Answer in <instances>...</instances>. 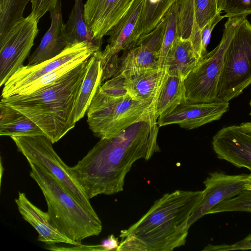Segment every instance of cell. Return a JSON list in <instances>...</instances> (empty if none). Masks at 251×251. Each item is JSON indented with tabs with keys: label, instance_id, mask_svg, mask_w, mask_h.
I'll return each mask as SVG.
<instances>
[{
	"label": "cell",
	"instance_id": "cell-25",
	"mask_svg": "<svg viewBox=\"0 0 251 251\" xmlns=\"http://www.w3.org/2000/svg\"><path fill=\"white\" fill-rule=\"evenodd\" d=\"M178 0H144L142 14L137 25V40L153 30L160 22L169 9Z\"/></svg>",
	"mask_w": 251,
	"mask_h": 251
},
{
	"label": "cell",
	"instance_id": "cell-2",
	"mask_svg": "<svg viewBox=\"0 0 251 251\" xmlns=\"http://www.w3.org/2000/svg\"><path fill=\"white\" fill-rule=\"evenodd\" d=\"M202 191L176 190L164 194L147 212L122 230L116 251H172L185 244L189 219Z\"/></svg>",
	"mask_w": 251,
	"mask_h": 251
},
{
	"label": "cell",
	"instance_id": "cell-39",
	"mask_svg": "<svg viewBox=\"0 0 251 251\" xmlns=\"http://www.w3.org/2000/svg\"><path fill=\"white\" fill-rule=\"evenodd\" d=\"M7 0H0V14L1 13L5 7Z\"/></svg>",
	"mask_w": 251,
	"mask_h": 251
},
{
	"label": "cell",
	"instance_id": "cell-18",
	"mask_svg": "<svg viewBox=\"0 0 251 251\" xmlns=\"http://www.w3.org/2000/svg\"><path fill=\"white\" fill-rule=\"evenodd\" d=\"M165 74V69L158 67L116 75L121 76L126 94L137 100L155 104Z\"/></svg>",
	"mask_w": 251,
	"mask_h": 251
},
{
	"label": "cell",
	"instance_id": "cell-26",
	"mask_svg": "<svg viewBox=\"0 0 251 251\" xmlns=\"http://www.w3.org/2000/svg\"><path fill=\"white\" fill-rule=\"evenodd\" d=\"M93 54H86L69 61L53 71L23 86L16 92L15 95L29 94L51 83L86 59L89 58Z\"/></svg>",
	"mask_w": 251,
	"mask_h": 251
},
{
	"label": "cell",
	"instance_id": "cell-20",
	"mask_svg": "<svg viewBox=\"0 0 251 251\" xmlns=\"http://www.w3.org/2000/svg\"><path fill=\"white\" fill-rule=\"evenodd\" d=\"M100 51H96L89 59L86 73L75 107L76 122L84 117L98 89L101 85L103 69Z\"/></svg>",
	"mask_w": 251,
	"mask_h": 251
},
{
	"label": "cell",
	"instance_id": "cell-28",
	"mask_svg": "<svg viewBox=\"0 0 251 251\" xmlns=\"http://www.w3.org/2000/svg\"><path fill=\"white\" fill-rule=\"evenodd\" d=\"M234 211L251 213V189H244L238 195L220 202L208 214Z\"/></svg>",
	"mask_w": 251,
	"mask_h": 251
},
{
	"label": "cell",
	"instance_id": "cell-16",
	"mask_svg": "<svg viewBox=\"0 0 251 251\" xmlns=\"http://www.w3.org/2000/svg\"><path fill=\"white\" fill-rule=\"evenodd\" d=\"M49 12L50 26L38 47L29 57L27 65L37 64L53 58L68 46L62 18L61 0H59Z\"/></svg>",
	"mask_w": 251,
	"mask_h": 251
},
{
	"label": "cell",
	"instance_id": "cell-31",
	"mask_svg": "<svg viewBox=\"0 0 251 251\" xmlns=\"http://www.w3.org/2000/svg\"><path fill=\"white\" fill-rule=\"evenodd\" d=\"M251 250V234L243 239L232 244H208L203 251H230L235 250L246 251Z\"/></svg>",
	"mask_w": 251,
	"mask_h": 251
},
{
	"label": "cell",
	"instance_id": "cell-22",
	"mask_svg": "<svg viewBox=\"0 0 251 251\" xmlns=\"http://www.w3.org/2000/svg\"><path fill=\"white\" fill-rule=\"evenodd\" d=\"M183 79L168 74L166 71L162 85L154 104L157 119L172 112L186 100Z\"/></svg>",
	"mask_w": 251,
	"mask_h": 251
},
{
	"label": "cell",
	"instance_id": "cell-33",
	"mask_svg": "<svg viewBox=\"0 0 251 251\" xmlns=\"http://www.w3.org/2000/svg\"><path fill=\"white\" fill-rule=\"evenodd\" d=\"M59 0H31V12L34 17L39 20L56 4Z\"/></svg>",
	"mask_w": 251,
	"mask_h": 251
},
{
	"label": "cell",
	"instance_id": "cell-17",
	"mask_svg": "<svg viewBox=\"0 0 251 251\" xmlns=\"http://www.w3.org/2000/svg\"><path fill=\"white\" fill-rule=\"evenodd\" d=\"M18 210L24 219L31 225L38 234L37 240L48 246L62 243L79 245L66 237L55 227L50 221L47 212H43L27 198L24 193L19 192L15 200Z\"/></svg>",
	"mask_w": 251,
	"mask_h": 251
},
{
	"label": "cell",
	"instance_id": "cell-13",
	"mask_svg": "<svg viewBox=\"0 0 251 251\" xmlns=\"http://www.w3.org/2000/svg\"><path fill=\"white\" fill-rule=\"evenodd\" d=\"M212 144L218 158L251 172V133L241 125L221 128L213 136Z\"/></svg>",
	"mask_w": 251,
	"mask_h": 251
},
{
	"label": "cell",
	"instance_id": "cell-4",
	"mask_svg": "<svg viewBox=\"0 0 251 251\" xmlns=\"http://www.w3.org/2000/svg\"><path fill=\"white\" fill-rule=\"evenodd\" d=\"M30 176L42 191L50 222L61 233L78 244L86 238L97 236L102 223L48 171L28 162Z\"/></svg>",
	"mask_w": 251,
	"mask_h": 251
},
{
	"label": "cell",
	"instance_id": "cell-7",
	"mask_svg": "<svg viewBox=\"0 0 251 251\" xmlns=\"http://www.w3.org/2000/svg\"><path fill=\"white\" fill-rule=\"evenodd\" d=\"M251 84V24L246 18L225 54L216 101L229 102Z\"/></svg>",
	"mask_w": 251,
	"mask_h": 251
},
{
	"label": "cell",
	"instance_id": "cell-10",
	"mask_svg": "<svg viewBox=\"0 0 251 251\" xmlns=\"http://www.w3.org/2000/svg\"><path fill=\"white\" fill-rule=\"evenodd\" d=\"M101 47L84 41L67 46L53 58L35 65L22 66L4 84L1 98L15 95L16 92L40 77L53 71L62 65L80 56L100 50Z\"/></svg>",
	"mask_w": 251,
	"mask_h": 251
},
{
	"label": "cell",
	"instance_id": "cell-9",
	"mask_svg": "<svg viewBox=\"0 0 251 251\" xmlns=\"http://www.w3.org/2000/svg\"><path fill=\"white\" fill-rule=\"evenodd\" d=\"M39 20L30 14L0 35V86L22 66L34 45Z\"/></svg>",
	"mask_w": 251,
	"mask_h": 251
},
{
	"label": "cell",
	"instance_id": "cell-32",
	"mask_svg": "<svg viewBox=\"0 0 251 251\" xmlns=\"http://www.w3.org/2000/svg\"><path fill=\"white\" fill-rule=\"evenodd\" d=\"M224 18V15L222 16L221 15V13H218L201 30V40L202 57L207 53V47L210 41L211 33L214 28Z\"/></svg>",
	"mask_w": 251,
	"mask_h": 251
},
{
	"label": "cell",
	"instance_id": "cell-15",
	"mask_svg": "<svg viewBox=\"0 0 251 251\" xmlns=\"http://www.w3.org/2000/svg\"><path fill=\"white\" fill-rule=\"evenodd\" d=\"M135 0H87L84 4V18L94 38L102 41Z\"/></svg>",
	"mask_w": 251,
	"mask_h": 251
},
{
	"label": "cell",
	"instance_id": "cell-29",
	"mask_svg": "<svg viewBox=\"0 0 251 251\" xmlns=\"http://www.w3.org/2000/svg\"><path fill=\"white\" fill-rule=\"evenodd\" d=\"M195 18L201 30L219 13L217 0H194Z\"/></svg>",
	"mask_w": 251,
	"mask_h": 251
},
{
	"label": "cell",
	"instance_id": "cell-19",
	"mask_svg": "<svg viewBox=\"0 0 251 251\" xmlns=\"http://www.w3.org/2000/svg\"><path fill=\"white\" fill-rule=\"evenodd\" d=\"M201 58L190 39H184L178 36L167 55L164 69L168 74L184 79Z\"/></svg>",
	"mask_w": 251,
	"mask_h": 251
},
{
	"label": "cell",
	"instance_id": "cell-35",
	"mask_svg": "<svg viewBox=\"0 0 251 251\" xmlns=\"http://www.w3.org/2000/svg\"><path fill=\"white\" fill-rule=\"evenodd\" d=\"M120 242L118 239L116 238L113 235L109 236L107 238L103 240L101 244L104 249V251H116Z\"/></svg>",
	"mask_w": 251,
	"mask_h": 251
},
{
	"label": "cell",
	"instance_id": "cell-30",
	"mask_svg": "<svg viewBox=\"0 0 251 251\" xmlns=\"http://www.w3.org/2000/svg\"><path fill=\"white\" fill-rule=\"evenodd\" d=\"M225 18L251 14V0H225Z\"/></svg>",
	"mask_w": 251,
	"mask_h": 251
},
{
	"label": "cell",
	"instance_id": "cell-38",
	"mask_svg": "<svg viewBox=\"0 0 251 251\" xmlns=\"http://www.w3.org/2000/svg\"><path fill=\"white\" fill-rule=\"evenodd\" d=\"M245 189H251V174L249 175L245 185Z\"/></svg>",
	"mask_w": 251,
	"mask_h": 251
},
{
	"label": "cell",
	"instance_id": "cell-34",
	"mask_svg": "<svg viewBox=\"0 0 251 251\" xmlns=\"http://www.w3.org/2000/svg\"><path fill=\"white\" fill-rule=\"evenodd\" d=\"M47 249L49 250L56 251H104L101 244L97 245H84L79 244L75 245L74 247H58L55 245L48 246Z\"/></svg>",
	"mask_w": 251,
	"mask_h": 251
},
{
	"label": "cell",
	"instance_id": "cell-14",
	"mask_svg": "<svg viewBox=\"0 0 251 251\" xmlns=\"http://www.w3.org/2000/svg\"><path fill=\"white\" fill-rule=\"evenodd\" d=\"M229 102L215 101L193 103L186 101L172 112L157 119L159 127L172 124L192 129L220 120L228 111Z\"/></svg>",
	"mask_w": 251,
	"mask_h": 251
},
{
	"label": "cell",
	"instance_id": "cell-3",
	"mask_svg": "<svg viewBox=\"0 0 251 251\" xmlns=\"http://www.w3.org/2000/svg\"><path fill=\"white\" fill-rule=\"evenodd\" d=\"M89 58L33 92L1 100L28 117L55 143L75 126V107Z\"/></svg>",
	"mask_w": 251,
	"mask_h": 251
},
{
	"label": "cell",
	"instance_id": "cell-21",
	"mask_svg": "<svg viewBox=\"0 0 251 251\" xmlns=\"http://www.w3.org/2000/svg\"><path fill=\"white\" fill-rule=\"evenodd\" d=\"M44 134L41 128L28 117L1 100L0 135L35 136Z\"/></svg>",
	"mask_w": 251,
	"mask_h": 251
},
{
	"label": "cell",
	"instance_id": "cell-12",
	"mask_svg": "<svg viewBox=\"0 0 251 251\" xmlns=\"http://www.w3.org/2000/svg\"><path fill=\"white\" fill-rule=\"evenodd\" d=\"M248 176L245 174L230 175L221 172L209 174L203 182L205 189L202 198L190 216L188 226L191 227L220 202L238 195L245 189Z\"/></svg>",
	"mask_w": 251,
	"mask_h": 251
},
{
	"label": "cell",
	"instance_id": "cell-5",
	"mask_svg": "<svg viewBox=\"0 0 251 251\" xmlns=\"http://www.w3.org/2000/svg\"><path fill=\"white\" fill-rule=\"evenodd\" d=\"M154 107L129 95H114L98 89L87 110L89 128L100 139L112 137Z\"/></svg>",
	"mask_w": 251,
	"mask_h": 251
},
{
	"label": "cell",
	"instance_id": "cell-6",
	"mask_svg": "<svg viewBox=\"0 0 251 251\" xmlns=\"http://www.w3.org/2000/svg\"><path fill=\"white\" fill-rule=\"evenodd\" d=\"M246 16L229 17L219 45L200 59L183 79L186 100L193 103L216 101L226 51Z\"/></svg>",
	"mask_w": 251,
	"mask_h": 251
},
{
	"label": "cell",
	"instance_id": "cell-23",
	"mask_svg": "<svg viewBox=\"0 0 251 251\" xmlns=\"http://www.w3.org/2000/svg\"><path fill=\"white\" fill-rule=\"evenodd\" d=\"M178 35L190 39L195 50L201 56V31L195 18L194 0H178Z\"/></svg>",
	"mask_w": 251,
	"mask_h": 251
},
{
	"label": "cell",
	"instance_id": "cell-27",
	"mask_svg": "<svg viewBox=\"0 0 251 251\" xmlns=\"http://www.w3.org/2000/svg\"><path fill=\"white\" fill-rule=\"evenodd\" d=\"M178 0L167 11L164 16L166 20V29L161 50L159 66L164 69L167 55L178 35Z\"/></svg>",
	"mask_w": 251,
	"mask_h": 251
},
{
	"label": "cell",
	"instance_id": "cell-8",
	"mask_svg": "<svg viewBox=\"0 0 251 251\" xmlns=\"http://www.w3.org/2000/svg\"><path fill=\"white\" fill-rule=\"evenodd\" d=\"M18 150L31 162L45 170L59 181L86 209L99 217L90 200L72 174L67 165L57 154L52 143L45 134L10 137Z\"/></svg>",
	"mask_w": 251,
	"mask_h": 251
},
{
	"label": "cell",
	"instance_id": "cell-36",
	"mask_svg": "<svg viewBox=\"0 0 251 251\" xmlns=\"http://www.w3.org/2000/svg\"><path fill=\"white\" fill-rule=\"evenodd\" d=\"M225 4V0H217V9L219 13L223 11Z\"/></svg>",
	"mask_w": 251,
	"mask_h": 251
},
{
	"label": "cell",
	"instance_id": "cell-24",
	"mask_svg": "<svg viewBox=\"0 0 251 251\" xmlns=\"http://www.w3.org/2000/svg\"><path fill=\"white\" fill-rule=\"evenodd\" d=\"M83 0H75V4L65 24L68 46L77 42H88L101 46L102 41L96 40L85 24Z\"/></svg>",
	"mask_w": 251,
	"mask_h": 251
},
{
	"label": "cell",
	"instance_id": "cell-1",
	"mask_svg": "<svg viewBox=\"0 0 251 251\" xmlns=\"http://www.w3.org/2000/svg\"><path fill=\"white\" fill-rule=\"evenodd\" d=\"M154 108L114 136L100 139L82 159L71 167L72 174L91 199L122 191L134 162L148 160L160 151Z\"/></svg>",
	"mask_w": 251,
	"mask_h": 251
},
{
	"label": "cell",
	"instance_id": "cell-11",
	"mask_svg": "<svg viewBox=\"0 0 251 251\" xmlns=\"http://www.w3.org/2000/svg\"><path fill=\"white\" fill-rule=\"evenodd\" d=\"M166 25L164 16L153 30L141 36L132 48L125 51L119 58L117 74H133L159 67V57Z\"/></svg>",
	"mask_w": 251,
	"mask_h": 251
},
{
	"label": "cell",
	"instance_id": "cell-40",
	"mask_svg": "<svg viewBox=\"0 0 251 251\" xmlns=\"http://www.w3.org/2000/svg\"><path fill=\"white\" fill-rule=\"evenodd\" d=\"M250 108H251V112H250V115H251V100L250 102Z\"/></svg>",
	"mask_w": 251,
	"mask_h": 251
},
{
	"label": "cell",
	"instance_id": "cell-37",
	"mask_svg": "<svg viewBox=\"0 0 251 251\" xmlns=\"http://www.w3.org/2000/svg\"><path fill=\"white\" fill-rule=\"evenodd\" d=\"M240 125L246 131L251 133V122L243 123Z\"/></svg>",
	"mask_w": 251,
	"mask_h": 251
}]
</instances>
